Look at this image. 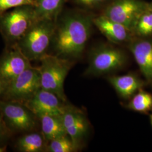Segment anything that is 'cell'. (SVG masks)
Listing matches in <instances>:
<instances>
[{
	"mask_svg": "<svg viewBox=\"0 0 152 152\" xmlns=\"http://www.w3.org/2000/svg\"><path fill=\"white\" fill-rule=\"evenodd\" d=\"M128 108L140 113H147L152 109V95L141 88L136 92L127 105Z\"/></svg>",
	"mask_w": 152,
	"mask_h": 152,
	"instance_id": "cell-18",
	"label": "cell"
},
{
	"mask_svg": "<svg viewBox=\"0 0 152 152\" xmlns=\"http://www.w3.org/2000/svg\"><path fill=\"white\" fill-rule=\"evenodd\" d=\"M77 149L70 137L65 135L50 141L46 150L50 152H73Z\"/></svg>",
	"mask_w": 152,
	"mask_h": 152,
	"instance_id": "cell-19",
	"label": "cell"
},
{
	"mask_svg": "<svg viewBox=\"0 0 152 152\" xmlns=\"http://www.w3.org/2000/svg\"><path fill=\"white\" fill-rule=\"evenodd\" d=\"M39 60L41 62L38 68L41 88L54 93L66 102L64 83L72 68V62L68 59L48 54H46Z\"/></svg>",
	"mask_w": 152,
	"mask_h": 152,
	"instance_id": "cell-3",
	"label": "cell"
},
{
	"mask_svg": "<svg viewBox=\"0 0 152 152\" xmlns=\"http://www.w3.org/2000/svg\"><path fill=\"white\" fill-rule=\"evenodd\" d=\"M130 50L141 73L147 81L152 83V41H136L132 44Z\"/></svg>",
	"mask_w": 152,
	"mask_h": 152,
	"instance_id": "cell-12",
	"label": "cell"
},
{
	"mask_svg": "<svg viewBox=\"0 0 152 152\" xmlns=\"http://www.w3.org/2000/svg\"><path fill=\"white\" fill-rule=\"evenodd\" d=\"M55 28L53 19L37 20L16 44L28 60H39L47 54Z\"/></svg>",
	"mask_w": 152,
	"mask_h": 152,
	"instance_id": "cell-2",
	"label": "cell"
},
{
	"mask_svg": "<svg viewBox=\"0 0 152 152\" xmlns=\"http://www.w3.org/2000/svg\"><path fill=\"white\" fill-rule=\"evenodd\" d=\"M35 4V0H0V13L22 6H34Z\"/></svg>",
	"mask_w": 152,
	"mask_h": 152,
	"instance_id": "cell-21",
	"label": "cell"
},
{
	"mask_svg": "<svg viewBox=\"0 0 152 152\" xmlns=\"http://www.w3.org/2000/svg\"><path fill=\"white\" fill-rule=\"evenodd\" d=\"M126 57L119 49L104 47L93 53L86 75H100L117 70L125 64Z\"/></svg>",
	"mask_w": 152,
	"mask_h": 152,
	"instance_id": "cell-7",
	"label": "cell"
},
{
	"mask_svg": "<svg viewBox=\"0 0 152 152\" xmlns=\"http://www.w3.org/2000/svg\"><path fill=\"white\" fill-rule=\"evenodd\" d=\"M109 82L122 98L131 97L142 86V82L135 75L128 74L109 77Z\"/></svg>",
	"mask_w": 152,
	"mask_h": 152,
	"instance_id": "cell-14",
	"label": "cell"
},
{
	"mask_svg": "<svg viewBox=\"0 0 152 152\" xmlns=\"http://www.w3.org/2000/svg\"><path fill=\"white\" fill-rule=\"evenodd\" d=\"M106 0H76V2L81 5L85 6H95L99 4L104 2Z\"/></svg>",
	"mask_w": 152,
	"mask_h": 152,
	"instance_id": "cell-23",
	"label": "cell"
},
{
	"mask_svg": "<svg viewBox=\"0 0 152 152\" xmlns=\"http://www.w3.org/2000/svg\"><path fill=\"white\" fill-rule=\"evenodd\" d=\"M145 10L144 5L137 0H115L108 6L104 15L131 31Z\"/></svg>",
	"mask_w": 152,
	"mask_h": 152,
	"instance_id": "cell-8",
	"label": "cell"
},
{
	"mask_svg": "<svg viewBox=\"0 0 152 152\" xmlns=\"http://www.w3.org/2000/svg\"><path fill=\"white\" fill-rule=\"evenodd\" d=\"M64 103L54 93L41 88L23 104L38 118L44 114L62 116L68 106Z\"/></svg>",
	"mask_w": 152,
	"mask_h": 152,
	"instance_id": "cell-10",
	"label": "cell"
},
{
	"mask_svg": "<svg viewBox=\"0 0 152 152\" xmlns=\"http://www.w3.org/2000/svg\"><path fill=\"white\" fill-rule=\"evenodd\" d=\"M64 0H35L34 6L37 20L53 19L63 4Z\"/></svg>",
	"mask_w": 152,
	"mask_h": 152,
	"instance_id": "cell-17",
	"label": "cell"
},
{
	"mask_svg": "<svg viewBox=\"0 0 152 152\" xmlns=\"http://www.w3.org/2000/svg\"><path fill=\"white\" fill-rule=\"evenodd\" d=\"M38 118L41 122L42 134L46 141L67 135L61 116L44 114Z\"/></svg>",
	"mask_w": 152,
	"mask_h": 152,
	"instance_id": "cell-15",
	"label": "cell"
},
{
	"mask_svg": "<svg viewBox=\"0 0 152 152\" xmlns=\"http://www.w3.org/2000/svg\"><path fill=\"white\" fill-rule=\"evenodd\" d=\"M46 141L42 133L29 132L17 140L15 147L19 152H43L47 149Z\"/></svg>",
	"mask_w": 152,
	"mask_h": 152,
	"instance_id": "cell-16",
	"label": "cell"
},
{
	"mask_svg": "<svg viewBox=\"0 0 152 152\" xmlns=\"http://www.w3.org/2000/svg\"><path fill=\"white\" fill-rule=\"evenodd\" d=\"M7 86V84L0 78V96H3Z\"/></svg>",
	"mask_w": 152,
	"mask_h": 152,
	"instance_id": "cell-24",
	"label": "cell"
},
{
	"mask_svg": "<svg viewBox=\"0 0 152 152\" xmlns=\"http://www.w3.org/2000/svg\"><path fill=\"white\" fill-rule=\"evenodd\" d=\"M36 20L34 6L18 7L0 15V32L10 45L15 44Z\"/></svg>",
	"mask_w": 152,
	"mask_h": 152,
	"instance_id": "cell-4",
	"label": "cell"
},
{
	"mask_svg": "<svg viewBox=\"0 0 152 152\" xmlns=\"http://www.w3.org/2000/svg\"><path fill=\"white\" fill-rule=\"evenodd\" d=\"M150 121H151V125L152 126V114L150 115Z\"/></svg>",
	"mask_w": 152,
	"mask_h": 152,
	"instance_id": "cell-25",
	"label": "cell"
},
{
	"mask_svg": "<svg viewBox=\"0 0 152 152\" xmlns=\"http://www.w3.org/2000/svg\"><path fill=\"white\" fill-rule=\"evenodd\" d=\"M151 9H152V6H151Z\"/></svg>",
	"mask_w": 152,
	"mask_h": 152,
	"instance_id": "cell-26",
	"label": "cell"
},
{
	"mask_svg": "<svg viewBox=\"0 0 152 152\" xmlns=\"http://www.w3.org/2000/svg\"><path fill=\"white\" fill-rule=\"evenodd\" d=\"M134 29L140 36H148L152 34V9L145 10L139 18Z\"/></svg>",
	"mask_w": 152,
	"mask_h": 152,
	"instance_id": "cell-20",
	"label": "cell"
},
{
	"mask_svg": "<svg viewBox=\"0 0 152 152\" xmlns=\"http://www.w3.org/2000/svg\"><path fill=\"white\" fill-rule=\"evenodd\" d=\"M0 113L12 134L31 132L36 127L38 118L23 103L0 100Z\"/></svg>",
	"mask_w": 152,
	"mask_h": 152,
	"instance_id": "cell-5",
	"label": "cell"
},
{
	"mask_svg": "<svg viewBox=\"0 0 152 152\" xmlns=\"http://www.w3.org/2000/svg\"><path fill=\"white\" fill-rule=\"evenodd\" d=\"M31 66L17 45H10L0 57V78L8 85Z\"/></svg>",
	"mask_w": 152,
	"mask_h": 152,
	"instance_id": "cell-9",
	"label": "cell"
},
{
	"mask_svg": "<svg viewBox=\"0 0 152 152\" xmlns=\"http://www.w3.org/2000/svg\"><path fill=\"white\" fill-rule=\"evenodd\" d=\"M94 24L104 35L114 43H122L127 41L131 32L124 25L114 22L105 15L93 20Z\"/></svg>",
	"mask_w": 152,
	"mask_h": 152,
	"instance_id": "cell-13",
	"label": "cell"
},
{
	"mask_svg": "<svg viewBox=\"0 0 152 152\" xmlns=\"http://www.w3.org/2000/svg\"><path fill=\"white\" fill-rule=\"evenodd\" d=\"M61 117L67 135L77 148L87 132V120L80 111L69 105Z\"/></svg>",
	"mask_w": 152,
	"mask_h": 152,
	"instance_id": "cell-11",
	"label": "cell"
},
{
	"mask_svg": "<svg viewBox=\"0 0 152 152\" xmlns=\"http://www.w3.org/2000/svg\"><path fill=\"white\" fill-rule=\"evenodd\" d=\"M12 133L8 129L0 113V152H4Z\"/></svg>",
	"mask_w": 152,
	"mask_h": 152,
	"instance_id": "cell-22",
	"label": "cell"
},
{
	"mask_svg": "<svg viewBox=\"0 0 152 152\" xmlns=\"http://www.w3.org/2000/svg\"><path fill=\"white\" fill-rule=\"evenodd\" d=\"M91 32V22L86 17L69 16L56 26L53 41L56 55L63 58H77L83 52Z\"/></svg>",
	"mask_w": 152,
	"mask_h": 152,
	"instance_id": "cell-1",
	"label": "cell"
},
{
	"mask_svg": "<svg viewBox=\"0 0 152 152\" xmlns=\"http://www.w3.org/2000/svg\"><path fill=\"white\" fill-rule=\"evenodd\" d=\"M41 88L38 67L31 66L11 81L3 95L4 100L24 103Z\"/></svg>",
	"mask_w": 152,
	"mask_h": 152,
	"instance_id": "cell-6",
	"label": "cell"
}]
</instances>
